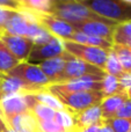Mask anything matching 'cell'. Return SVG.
<instances>
[{"instance_id":"obj_13","label":"cell","mask_w":131,"mask_h":132,"mask_svg":"<svg viewBox=\"0 0 131 132\" xmlns=\"http://www.w3.org/2000/svg\"><path fill=\"white\" fill-rule=\"evenodd\" d=\"M0 109H1L2 116L7 125H8V122L15 116L29 112L23 94H13V95L1 97L0 98Z\"/></svg>"},{"instance_id":"obj_25","label":"cell","mask_w":131,"mask_h":132,"mask_svg":"<svg viewBox=\"0 0 131 132\" xmlns=\"http://www.w3.org/2000/svg\"><path fill=\"white\" fill-rule=\"evenodd\" d=\"M29 112L39 122H49V121H53V117H55L56 110L51 109V108L46 107V105L39 104L36 103L31 109L29 110Z\"/></svg>"},{"instance_id":"obj_30","label":"cell","mask_w":131,"mask_h":132,"mask_svg":"<svg viewBox=\"0 0 131 132\" xmlns=\"http://www.w3.org/2000/svg\"><path fill=\"white\" fill-rule=\"evenodd\" d=\"M118 81L125 93H131V72H124L121 77H118Z\"/></svg>"},{"instance_id":"obj_37","label":"cell","mask_w":131,"mask_h":132,"mask_svg":"<svg viewBox=\"0 0 131 132\" xmlns=\"http://www.w3.org/2000/svg\"><path fill=\"white\" fill-rule=\"evenodd\" d=\"M2 132H15V131H14L13 129H11V128H9V126H8V128H7V129H5V130L2 131Z\"/></svg>"},{"instance_id":"obj_20","label":"cell","mask_w":131,"mask_h":132,"mask_svg":"<svg viewBox=\"0 0 131 132\" xmlns=\"http://www.w3.org/2000/svg\"><path fill=\"white\" fill-rule=\"evenodd\" d=\"M31 95H32V97H34V100H35L36 103L46 105V107L56 110V111H66L65 108H64V105L62 104V102H60L53 94H51L48 89L41 92V93L31 94Z\"/></svg>"},{"instance_id":"obj_17","label":"cell","mask_w":131,"mask_h":132,"mask_svg":"<svg viewBox=\"0 0 131 132\" xmlns=\"http://www.w3.org/2000/svg\"><path fill=\"white\" fill-rule=\"evenodd\" d=\"M53 0H20V12H26L30 15L51 14Z\"/></svg>"},{"instance_id":"obj_16","label":"cell","mask_w":131,"mask_h":132,"mask_svg":"<svg viewBox=\"0 0 131 132\" xmlns=\"http://www.w3.org/2000/svg\"><path fill=\"white\" fill-rule=\"evenodd\" d=\"M128 94H117V95L113 96H107L103 97V100L100 103V108H101V114H102V121H107V119L114 118L120 110V108L124 104V102L128 100Z\"/></svg>"},{"instance_id":"obj_26","label":"cell","mask_w":131,"mask_h":132,"mask_svg":"<svg viewBox=\"0 0 131 132\" xmlns=\"http://www.w3.org/2000/svg\"><path fill=\"white\" fill-rule=\"evenodd\" d=\"M131 39V23H123L118 24L115 28L113 36V44L122 45L124 42Z\"/></svg>"},{"instance_id":"obj_12","label":"cell","mask_w":131,"mask_h":132,"mask_svg":"<svg viewBox=\"0 0 131 132\" xmlns=\"http://www.w3.org/2000/svg\"><path fill=\"white\" fill-rule=\"evenodd\" d=\"M71 26L76 31L91 35V36L100 37V38H103L113 43L114 31L118 24H109V23L100 22V21H85V22L80 23H73Z\"/></svg>"},{"instance_id":"obj_11","label":"cell","mask_w":131,"mask_h":132,"mask_svg":"<svg viewBox=\"0 0 131 132\" xmlns=\"http://www.w3.org/2000/svg\"><path fill=\"white\" fill-rule=\"evenodd\" d=\"M64 53H65V49L63 41L59 38H56V37H52L46 43L41 44V45H34L27 62L30 63L34 62V60H38L41 63L43 60L60 57Z\"/></svg>"},{"instance_id":"obj_7","label":"cell","mask_w":131,"mask_h":132,"mask_svg":"<svg viewBox=\"0 0 131 132\" xmlns=\"http://www.w3.org/2000/svg\"><path fill=\"white\" fill-rule=\"evenodd\" d=\"M103 77H85L80 79H74L64 81L60 84L50 85L49 92H59V93H78V92H101Z\"/></svg>"},{"instance_id":"obj_24","label":"cell","mask_w":131,"mask_h":132,"mask_svg":"<svg viewBox=\"0 0 131 132\" xmlns=\"http://www.w3.org/2000/svg\"><path fill=\"white\" fill-rule=\"evenodd\" d=\"M103 71L106 74L114 75V77H117V78L121 77V75L124 73V71H123L122 66H121L120 62H118L117 57H116L115 52H114L111 49L108 51V57H107V62H106V65H104Z\"/></svg>"},{"instance_id":"obj_22","label":"cell","mask_w":131,"mask_h":132,"mask_svg":"<svg viewBox=\"0 0 131 132\" xmlns=\"http://www.w3.org/2000/svg\"><path fill=\"white\" fill-rule=\"evenodd\" d=\"M101 92H102V94H103L104 97L125 93V92L123 90V88L121 87L120 81H118V78L114 77V75H109V74L104 75L103 80H102V89H101Z\"/></svg>"},{"instance_id":"obj_34","label":"cell","mask_w":131,"mask_h":132,"mask_svg":"<svg viewBox=\"0 0 131 132\" xmlns=\"http://www.w3.org/2000/svg\"><path fill=\"white\" fill-rule=\"evenodd\" d=\"M97 132H113V131H111V129L109 128L107 124H104L103 121H102V124L100 125V128H99V130H97Z\"/></svg>"},{"instance_id":"obj_31","label":"cell","mask_w":131,"mask_h":132,"mask_svg":"<svg viewBox=\"0 0 131 132\" xmlns=\"http://www.w3.org/2000/svg\"><path fill=\"white\" fill-rule=\"evenodd\" d=\"M115 117L118 118H125V119H131V101L128 98L124 102V104L120 108Z\"/></svg>"},{"instance_id":"obj_3","label":"cell","mask_w":131,"mask_h":132,"mask_svg":"<svg viewBox=\"0 0 131 132\" xmlns=\"http://www.w3.org/2000/svg\"><path fill=\"white\" fill-rule=\"evenodd\" d=\"M56 96L64 105L66 112L71 116L91 107H94L101 103L103 100L102 92H78V93H59V92H50Z\"/></svg>"},{"instance_id":"obj_35","label":"cell","mask_w":131,"mask_h":132,"mask_svg":"<svg viewBox=\"0 0 131 132\" xmlns=\"http://www.w3.org/2000/svg\"><path fill=\"white\" fill-rule=\"evenodd\" d=\"M99 128H100V125H93V126H89V128L84 129V130H81L80 132H97Z\"/></svg>"},{"instance_id":"obj_1","label":"cell","mask_w":131,"mask_h":132,"mask_svg":"<svg viewBox=\"0 0 131 132\" xmlns=\"http://www.w3.org/2000/svg\"><path fill=\"white\" fill-rule=\"evenodd\" d=\"M51 15L70 24L85 22V21H100L109 24H117L113 21L97 15L92 9L85 6L81 0H53Z\"/></svg>"},{"instance_id":"obj_8","label":"cell","mask_w":131,"mask_h":132,"mask_svg":"<svg viewBox=\"0 0 131 132\" xmlns=\"http://www.w3.org/2000/svg\"><path fill=\"white\" fill-rule=\"evenodd\" d=\"M36 21L53 37L62 41H70L76 30L70 23L51 15V14H42V15H32Z\"/></svg>"},{"instance_id":"obj_9","label":"cell","mask_w":131,"mask_h":132,"mask_svg":"<svg viewBox=\"0 0 131 132\" xmlns=\"http://www.w3.org/2000/svg\"><path fill=\"white\" fill-rule=\"evenodd\" d=\"M0 39L9 50V52L20 63L28 60V57H29L32 48H34V43L29 38L22 36H15V35H9L4 31V34L0 36Z\"/></svg>"},{"instance_id":"obj_5","label":"cell","mask_w":131,"mask_h":132,"mask_svg":"<svg viewBox=\"0 0 131 132\" xmlns=\"http://www.w3.org/2000/svg\"><path fill=\"white\" fill-rule=\"evenodd\" d=\"M65 59H66V63H65L64 71H63L59 81L57 84L85 77H103L106 75L104 71H102L101 68L78 59V58L69 55L67 52H65Z\"/></svg>"},{"instance_id":"obj_15","label":"cell","mask_w":131,"mask_h":132,"mask_svg":"<svg viewBox=\"0 0 131 132\" xmlns=\"http://www.w3.org/2000/svg\"><path fill=\"white\" fill-rule=\"evenodd\" d=\"M65 63H66V59H65V53H64L60 57L43 60V62L38 63L37 65H38L39 70L44 73V75L49 79L51 85H55L59 81V78L65 67Z\"/></svg>"},{"instance_id":"obj_38","label":"cell","mask_w":131,"mask_h":132,"mask_svg":"<svg viewBox=\"0 0 131 132\" xmlns=\"http://www.w3.org/2000/svg\"><path fill=\"white\" fill-rule=\"evenodd\" d=\"M2 34H4V28H2L1 26H0V36H1Z\"/></svg>"},{"instance_id":"obj_4","label":"cell","mask_w":131,"mask_h":132,"mask_svg":"<svg viewBox=\"0 0 131 132\" xmlns=\"http://www.w3.org/2000/svg\"><path fill=\"white\" fill-rule=\"evenodd\" d=\"M63 44H64L65 52L91 65L96 66L103 71L109 50L107 51L103 49L93 48V46L84 45V44H79L72 41H63Z\"/></svg>"},{"instance_id":"obj_28","label":"cell","mask_w":131,"mask_h":132,"mask_svg":"<svg viewBox=\"0 0 131 132\" xmlns=\"http://www.w3.org/2000/svg\"><path fill=\"white\" fill-rule=\"evenodd\" d=\"M37 124H38V128H39V130H41V132H63L62 129L53 121H49V122L37 121Z\"/></svg>"},{"instance_id":"obj_6","label":"cell","mask_w":131,"mask_h":132,"mask_svg":"<svg viewBox=\"0 0 131 132\" xmlns=\"http://www.w3.org/2000/svg\"><path fill=\"white\" fill-rule=\"evenodd\" d=\"M7 74L18 78V79L22 80L26 84L39 89H48V87L51 85L49 79L39 70L38 65L31 64V63H28V62L20 63L12 71H9Z\"/></svg>"},{"instance_id":"obj_32","label":"cell","mask_w":131,"mask_h":132,"mask_svg":"<svg viewBox=\"0 0 131 132\" xmlns=\"http://www.w3.org/2000/svg\"><path fill=\"white\" fill-rule=\"evenodd\" d=\"M12 13H13V12L7 11V9L0 8V26H1L2 28L5 27V24L7 23V21L9 20V18H11Z\"/></svg>"},{"instance_id":"obj_10","label":"cell","mask_w":131,"mask_h":132,"mask_svg":"<svg viewBox=\"0 0 131 132\" xmlns=\"http://www.w3.org/2000/svg\"><path fill=\"white\" fill-rule=\"evenodd\" d=\"M46 89H39L23 82L22 80L9 74H0V98L13 94H37Z\"/></svg>"},{"instance_id":"obj_36","label":"cell","mask_w":131,"mask_h":132,"mask_svg":"<svg viewBox=\"0 0 131 132\" xmlns=\"http://www.w3.org/2000/svg\"><path fill=\"white\" fill-rule=\"evenodd\" d=\"M122 45H123V46H127V48H129L130 50H131V39H130V41H127V42H124V43H123Z\"/></svg>"},{"instance_id":"obj_14","label":"cell","mask_w":131,"mask_h":132,"mask_svg":"<svg viewBox=\"0 0 131 132\" xmlns=\"http://www.w3.org/2000/svg\"><path fill=\"white\" fill-rule=\"evenodd\" d=\"M73 122L76 128L79 131L93 125H101L102 124V114L100 104L91 107L79 114L73 115Z\"/></svg>"},{"instance_id":"obj_18","label":"cell","mask_w":131,"mask_h":132,"mask_svg":"<svg viewBox=\"0 0 131 132\" xmlns=\"http://www.w3.org/2000/svg\"><path fill=\"white\" fill-rule=\"evenodd\" d=\"M8 126L15 132H41L36 118L30 112L15 116L8 122Z\"/></svg>"},{"instance_id":"obj_27","label":"cell","mask_w":131,"mask_h":132,"mask_svg":"<svg viewBox=\"0 0 131 132\" xmlns=\"http://www.w3.org/2000/svg\"><path fill=\"white\" fill-rule=\"evenodd\" d=\"M103 123L107 124L113 132H129L131 129V119L114 117V118L103 121Z\"/></svg>"},{"instance_id":"obj_19","label":"cell","mask_w":131,"mask_h":132,"mask_svg":"<svg viewBox=\"0 0 131 132\" xmlns=\"http://www.w3.org/2000/svg\"><path fill=\"white\" fill-rule=\"evenodd\" d=\"M70 41L76 42L79 44H84V45H88V46H93V48H99V49H103V50H110L113 43L106 41L103 38L100 37H95V36H91V35H86L83 32L76 31L73 34V36L71 37Z\"/></svg>"},{"instance_id":"obj_23","label":"cell","mask_w":131,"mask_h":132,"mask_svg":"<svg viewBox=\"0 0 131 132\" xmlns=\"http://www.w3.org/2000/svg\"><path fill=\"white\" fill-rule=\"evenodd\" d=\"M111 50L115 52L124 72H131V50L127 46L113 44Z\"/></svg>"},{"instance_id":"obj_39","label":"cell","mask_w":131,"mask_h":132,"mask_svg":"<svg viewBox=\"0 0 131 132\" xmlns=\"http://www.w3.org/2000/svg\"><path fill=\"white\" fill-rule=\"evenodd\" d=\"M128 97H129V100L131 101V93H129V94H128Z\"/></svg>"},{"instance_id":"obj_2","label":"cell","mask_w":131,"mask_h":132,"mask_svg":"<svg viewBox=\"0 0 131 132\" xmlns=\"http://www.w3.org/2000/svg\"><path fill=\"white\" fill-rule=\"evenodd\" d=\"M85 6L117 24L131 23V0H81Z\"/></svg>"},{"instance_id":"obj_33","label":"cell","mask_w":131,"mask_h":132,"mask_svg":"<svg viewBox=\"0 0 131 132\" xmlns=\"http://www.w3.org/2000/svg\"><path fill=\"white\" fill-rule=\"evenodd\" d=\"M8 128V125H7L6 121H5L4 116H2V112H1V109H0V132H2L5 130V129Z\"/></svg>"},{"instance_id":"obj_40","label":"cell","mask_w":131,"mask_h":132,"mask_svg":"<svg viewBox=\"0 0 131 132\" xmlns=\"http://www.w3.org/2000/svg\"><path fill=\"white\" fill-rule=\"evenodd\" d=\"M129 132H131V129H130V131H129Z\"/></svg>"},{"instance_id":"obj_21","label":"cell","mask_w":131,"mask_h":132,"mask_svg":"<svg viewBox=\"0 0 131 132\" xmlns=\"http://www.w3.org/2000/svg\"><path fill=\"white\" fill-rule=\"evenodd\" d=\"M19 64L20 62L9 52V50L0 39V74H7Z\"/></svg>"},{"instance_id":"obj_29","label":"cell","mask_w":131,"mask_h":132,"mask_svg":"<svg viewBox=\"0 0 131 132\" xmlns=\"http://www.w3.org/2000/svg\"><path fill=\"white\" fill-rule=\"evenodd\" d=\"M0 8L11 12H20V0H0Z\"/></svg>"}]
</instances>
